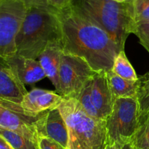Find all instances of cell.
Wrapping results in <instances>:
<instances>
[{"instance_id": "cell-15", "label": "cell", "mask_w": 149, "mask_h": 149, "mask_svg": "<svg viewBox=\"0 0 149 149\" xmlns=\"http://www.w3.org/2000/svg\"><path fill=\"white\" fill-rule=\"evenodd\" d=\"M109 87L113 100L138 96L141 87V79L130 81L116 75L111 70L106 72Z\"/></svg>"}, {"instance_id": "cell-27", "label": "cell", "mask_w": 149, "mask_h": 149, "mask_svg": "<svg viewBox=\"0 0 149 149\" xmlns=\"http://www.w3.org/2000/svg\"><path fill=\"white\" fill-rule=\"evenodd\" d=\"M122 148V149H136L132 143H129L125 144V145H124Z\"/></svg>"}, {"instance_id": "cell-16", "label": "cell", "mask_w": 149, "mask_h": 149, "mask_svg": "<svg viewBox=\"0 0 149 149\" xmlns=\"http://www.w3.org/2000/svg\"><path fill=\"white\" fill-rule=\"evenodd\" d=\"M141 105L139 127L132 143L136 149L149 147V96L138 97Z\"/></svg>"}, {"instance_id": "cell-11", "label": "cell", "mask_w": 149, "mask_h": 149, "mask_svg": "<svg viewBox=\"0 0 149 149\" xmlns=\"http://www.w3.org/2000/svg\"><path fill=\"white\" fill-rule=\"evenodd\" d=\"M27 93L7 61L0 58V100L20 105Z\"/></svg>"}, {"instance_id": "cell-12", "label": "cell", "mask_w": 149, "mask_h": 149, "mask_svg": "<svg viewBox=\"0 0 149 149\" xmlns=\"http://www.w3.org/2000/svg\"><path fill=\"white\" fill-rule=\"evenodd\" d=\"M91 95L93 104L100 118L106 120L110 114L114 100L112 96L106 72H95L92 78Z\"/></svg>"}, {"instance_id": "cell-26", "label": "cell", "mask_w": 149, "mask_h": 149, "mask_svg": "<svg viewBox=\"0 0 149 149\" xmlns=\"http://www.w3.org/2000/svg\"><path fill=\"white\" fill-rule=\"evenodd\" d=\"M0 149H14L1 135H0Z\"/></svg>"}, {"instance_id": "cell-2", "label": "cell", "mask_w": 149, "mask_h": 149, "mask_svg": "<svg viewBox=\"0 0 149 149\" xmlns=\"http://www.w3.org/2000/svg\"><path fill=\"white\" fill-rule=\"evenodd\" d=\"M58 40H61L58 10L30 7L16 37V55L36 60L50 42Z\"/></svg>"}, {"instance_id": "cell-9", "label": "cell", "mask_w": 149, "mask_h": 149, "mask_svg": "<svg viewBox=\"0 0 149 149\" xmlns=\"http://www.w3.org/2000/svg\"><path fill=\"white\" fill-rule=\"evenodd\" d=\"M38 135L49 138L68 149V128L58 107L45 112L41 116L38 122Z\"/></svg>"}, {"instance_id": "cell-17", "label": "cell", "mask_w": 149, "mask_h": 149, "mask_svg": "<svg viewBox=\"0 0 149 149\" xmlns=\"http://www.w3.org/2000/svg\"><path fill=\"white\" fill-rule=\"evenodd\" d=\"M111 71L122 78L130 81H137L139 77L129 61L125 52V49L121 50L115 58Z\"/></svg>"}, {"instance_id": "cell-31", "label": "cell", "mask_w": 149, "mask_h": 149, "mask_svg": "<svg viewBox=\"0 0 149 149\" xmlns=\"http://www.w3.org/2000/svg\"><path fill=\"white\" fill-rule=\"evenodd\" d=\"M143 149H149V147H146V148H143Z\"/></svg>"}, {"instance_id": "cell-5", "label": "cell", "mask_w": 149, "mask_h": 149, "mask_svg": "<svg viewBox=\"0 0 149 149\" xmlns=\"http://www.w3.org/2000/svg\"><path fill=\"white\" fill-rule=\"evenodd\" d=\"M141 105L138 96L116 99L106 119L108 145L123 146L132 143L139 127Z\"/></svg>"}, {"instance_id": "cell-3", "label": "cell", "mask_w": 149, "mask_h": 149, "mask_svg": "<svg viewBox=\"0 0 149 149\" xmlns=\"http://www.w3.org/2000/svg\"><path fill=\"white\" fill-rule=\"evenodd\" d=\"M70 8L109 33L121 49L133 33L135 23L132 6L128 2L118 3L112 0H71Z\"/></svg>"}, {"instance_id": "cell-19", "label": "cell", "mask_w": 149, "mask_h": 149, "mask_svg": "<svg viewBox=\"0 0 149 149\" xmlns=\"http://www.w3.org/2000/svg\"><path fill=\"white\" fill-rule=\"evenodd\" d=\"M91 84L92 79L87 81V84L82 89L81 93L77 97V101L79 103L84 111L90 116L91 117L96 119H101L98 112L96 110L94 104H93V100H92L91 95ZM103 120V119H102Z\"/></svg>"}, {"instance_id": "cell-10", "label": "cell", "mask_w": 149, "mask_h": 149, "mask_svg": "<svg viewBox=\"0 0 149 149\" xmlns=\"http://www.w3.org/2000/svg\"><path fill=\"white\" fill-rule=\"evenodd\" d=\"M63 99L53 91L34 88L26 93L20 106L26 113L38 115L58 108Z\"/></svg>"}, {"instance_id": "cell-22", "label": "cell", "mask_w": 149, "mask_h": 149, "mask_svg": "<svg viewBox=\"0 0 149 149\" xmlns=\"http://www.w3.org/2000/svg\"><path fill=\"white\" fill-rule=\"evenodd\" d=\"M38 145L39 149H66L55 141L44 136H39Z\"/></svg>"}, {"instance_id": "cell-24", "label": "cell", "mask_w": 149, "mask_h": 149, "mask_svg": "<svg viewBox=\"0 0 149 149\" xmlns=\"http://www.w3.org/2000/svg\"><path fill=\"white\" fill-rule=\"evenodd\" d=\"M28 8L33 7H49V0H20Z\"/></svg>"}, {"instance_id": "cell-4", "label": "cell", "mask_w": 149, "mask_h": 149, "mask_svg": "<svg viewBox=\"0 0 149 149\" xmlns=\"http://www.w3.org/2000/svg\"><path fill=\"white\" fill-rule=\"evenodd\" d=\"M58 109L68 128V149H106V121L89 116L75 98L63 99Z\"/></svg>"}, {"instance_id": "cell-20", "label": "cell", "mask_w": 149, "mask_h": 149, "mask_svg": "<svg viewBox=\"0 0 149 149\" xmlns=\"http://www.w3.org/2000/svg\"><path fill=\"white\" fill-rule=\"evenodd\" d=\"M131 6L135 23L149 20V0H134Z\"/></svg>"}, {"instance_id": "cell-7", "label": "cell", "mask_w": 149, "mask_h": 149, "mask_svg": "<svg viewBox=\"0 0 149 149\" xmlns=\"http://www.w3.org/2000/svg\"><path fill=\"white\" fill-rule=\"evenodd\" d=\"M95 73L84 59L63 53L58 74L59 87L56 93L64 99H77Z\"/></svg>"}, {"instance_id": "cell-28", "label": "cell", "mask_w": 149, "mask_h": 149, "mask_svg": "<svg viewBox=\"0 0 149 149\" xmlns=\"http://www.w3.org/2000/svg\"><path fill=\"white\" fill-rule=\"evenodd\" d=\"M122 147L121 146L114 144V145H108L106 149H122Z\"/></svg>"}, {"instance_id": "cell-8", "label": "cell", "mask_w": 149, "mask_h": 149, "mask_svg": "<svg viewBox=\"0 0 149 149\" xmlns=\"http://www.w3.org/2000/svg\"><path fill=\"white\" fill-rule=\"evenodd\" d=\"M43 114H29L20 104L0 100V129L13 131L36 142L39 138L38 122Z\"/></svg>"}, {"instance_id": "cell-18", "label": "cell", "mask_w": 149, "mask_h": 149, "mask_svg": "<svg viewBox=\"0 0 149 149\" xmlns=\"http://www.w3.org/2000/svg\"><path fill=\"white\" fill-rule=\"evenodd\" d=\"M0 135L7 140L14 149H39L38 142L31 141L13 131L0 129Z\"/></svg>"}, {"instance_id": "cell-25", "label": "cell", "mask_w": 149, "mask_h": 149, "mask_svg": "<svg viewBox=\"0 0 149 149\" xmlns=\"http://www.w3.org/2000/svg\"><path fill=\"white\" fill-rule=\"evenodd\" d=\"M71 0H49V4L51 7L58 10H63L70 6Z\"/></svg>"}, {"instance_id": "cell-30", "label": "cell", "mask_w": 149, "mask_h": 149, "mask_svg": "<svg viewBox=\"0 0 149 149\" xmlns=\"http://www.w3.org/2000/svg\"><path fill=\"white\" fill-rule=\"evenodd\" d=\"M134 1V0H128L127 2H128V3H130V4H132V1Z\"/></svg>"}, {"instance_id": "cell-13", "label": "cell", "mask_w": 149, "mask_h": 149, "mask_svg": "<svg viewBox=\"0 0 149 149\" xmlns=\"http://www.w3.org/2000/svg\"><path fill=\"white\" fill-rule=\"evenodd\" d=\"M23 84H33L46 77L40 63L35 59L15 55L5 59Z\"/></svg>"}, {"instance_id": "cell-6", "label": "cell", "mask_w": 149, "mask_h": 149, "mask_svg": "<svg viewBox=\"0 0 149 149\" xmlns=\"http://www.w3.org/2000/svg\"><path fill=\"white\" fill-rule=\"evenodd\" d=\"M26 12L20 0H0V58L16 55V37Z\"/></svg>"}, {"instance_id": "cell-29", "label": "cell", "mask_w": 149, "mask_h": 149, "mask_svg": "<svg viewBox=\"0 0 149 149\" xmlns=\"http://www.w3.org/2000/svg\"><path fill=\"white\" fill-rule=\"evenodd\" d=\"M113 1H116V2L118 3H125V2H127L128 0H112Z\"/></svg>"}, {"instance_id": "cell-1", "label": "cell", "mask_w": 149, "mask_h": 149, "mask_svg": "<svg viewBox=\"0 0 149 149\" xmlns=\"http://www.w3.org/2000/svg\"><path fill=\"white\" fill-rule=\"evenodd\" d=\"M58 13L63 53L84 59L95 72L111 70L115 58L122 49L109 33L70 7Z\"/></svg>"}, {"instance_id": "cell-21", "label": "cell", "mask_w": 149, "mask_h": 149, "mask_svg": "<svg viewBox=\"0 0 149 149\" xmlns=\"http://www.w3.org/2000/svg\"><path fill=\"white\" fill-rule=\"evenodd\" d=\"M133 33L136 35L141 45L149 53V20L135 23Z\"/></svg>"}, {"instance_id": "cell-23", "label": "cell", "mask_w": 149, "mask_h": 149, "mask_svg": "<svg viewBox=\"0 0 149 149\" xmlns=\"http://www.w3.org/2000/svg\"><path fill=\"white\" fill-rule=\"evenodd\" d=\"M141 87L138 93V97H146L149 96V73L140 77Z\"/></svg>"}, {"instance_id": "cell-14", "label": "cell", "mask_w": 149, "mask_h": 149, "mask_svg": "<svg viewBox=\"0 0 149 149\" xmlns=\"http://www.w3.org/2000/svg\"><path fill=\"white\" fill-rule=\"evenodd\" d=\"M63 53L61 40H58L50 42L38 57L46 77L50 80L56 92L59 87L58 74Z\"/></svg>"}]
</instances>
